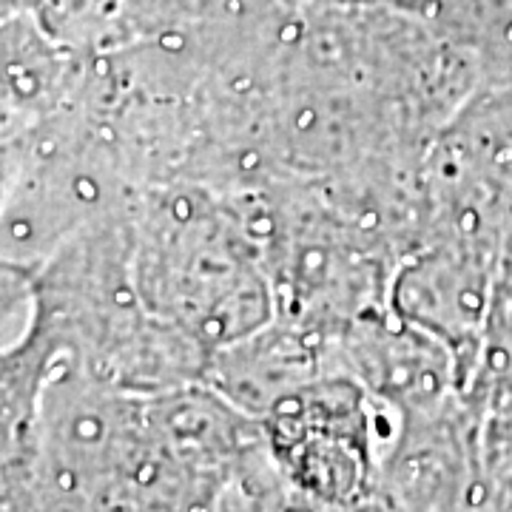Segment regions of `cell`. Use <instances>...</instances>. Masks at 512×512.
<instances>
[{"label": "cell", "instance_id": "obj_2", "mask_svg": "<svg viewBox=\"0 0 512 512\" xmlns=\"http://www.w3.org/2000/svg\"><path fill=\"white\" fill-rule=\"evenodd\" d=\"M285 512H353L348 507H330V504H319V501H302V504H285Z\"/></svg>", "mask_w": 512, "mask_h": 512}, {"label": "cell", "instance_id": "obj_1", "mask_svg": "<svg viewBox=\"0 0 512 512\" xmlns=\"http://www.w3.org/2000/svg\"><path fill=\"white\" fill-rule=\"evenodd\" d=\"M214 512H285V501L251 481H231L214 498Z\"/></svg>", "mask_w": 512, "mask_h": 512}]
</instances>
